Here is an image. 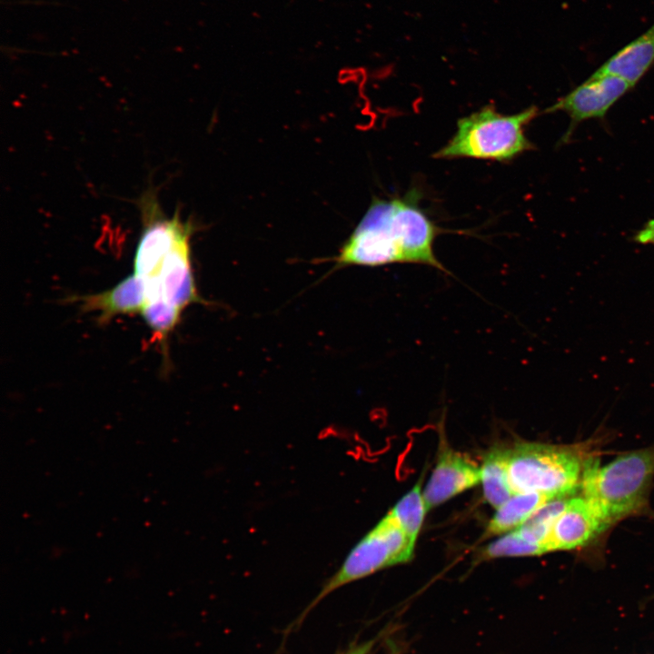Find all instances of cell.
Instances as JSON below:
<instances>
[{
	"mask_svg": "<svg viewBox=\"0 0 654 654\" xmlns=\"http://www.w3.org/2000/svg\"><path fill=\"white\" fill-rule=\"evenodd\" d=\"M415 192L375 199L343 244L339 265L382 266L415 263L450 273L433 246L438 227L420 207Z\"/></svg>",
	"mask_w": 654,
	"mask_h": 654,
	"instance_id": "6da1fadb",
	"label": "cell"
},
{
	"mask_svg": "<svg viewBox=\"0 0 654 654\" xmlns=\"http://www.w3.org/2000/svg\"><path fill=\"white\" fill-rule=\"evenodd\" d=\"M654 479V445L625 452L601 465L590 457L580 490L607 530L619 520L646 510Z\"/></svg>",
	"mask_w": 654,
	"mask_h": 654,
	"instance_id": "7a4b0ae2",
	"label": "cell"
},
{
	"mask_svg": "<svg viewBox=\"0 0 654 654\" xmlns=\"http://www.w3.org/2000/svg\"><path fill=\"white\" fill-rule=\"evenodd\" d=\"M537 114L535 106L517 114H503L494 106L486 105L459 119L455 134L433 157L510 161L533 148L525 134V127Z\"/></svg>",
	"mask_w": 654,
	"mask_h": 654,
	"instance_id": "3957f363",
	"label": "cell"
},
{
	"mask_svg": "<svg viewBox=\"0 0 654 654\" xmlns=\"http://www.w3.org/2000/svg\"><path fill=\"white\" fill-rule=\"evenodd\" d=\"M590 458L583 444L517 442L509 449L510 485L514 493L536 492L550 498L574 495L580 490Z\"/></svg>",
	"mask_w": 654,
	"mask_h": 654,
	"instance_id": "277c9868",
	"label": "cell"
},
{
	"mask_svg": "<svg viewBox=\"0 0 654 654\" xmlns=\"http://www.w3.org/2000/svg\"><path fill=\"white\" fill-rule=\"evenodd\" d=\"M414 547L388 512L349 551L340 568L324 583L302 616L336 590L381 570L411 560Z\"/></svg>",
	"mask_w": 654,
	"mask_h": 654,
	"instance_id": "5b68a950",
	"label": "cell"
},
{
	"mask_svg": "<svg viewBox=\"0 0 654 654\" xmlns=\"http://www.w3.org/2000/svg\"><path fill=\"white\" fill-rule=\"evenodd\" d=\"M631 88L626 81L617 76L596 71L545 112L562 111L570 117V125L563 137L566 141L580 122L603 118L609 109Z\"/></svg>",
	"mask_w": 654,
	"mask_h": 654,
	"instance_id": "8992f818",
	"label": "cell"
},
{
	"mask_svg": "<svg viewBox=\"0 0 654 654\" xmlns=\"http://www.w3.org/2000/svg\"><path fill=\"white\" fill-rule=\"evenodd\" d=\"M190 237L181 239L164 255L155 273L143 279L146 302L162 299L183 312L189 304L200 301L192 272Z\"/></svg>",
	"mask_w": 654,
	"mask_h": 654,
	"instance_id": "52a82bcc",
	"label": "cell"
},
{
	"mask_svg": "<svg viewBox=\"0 0 654 654\" xmlns=\"http://www.w3.org/2000/svg\"><path fill=\"white\" fill-rule=\"evenodd\" d=\"M480 481V467L441 442L436 465L422 490L427 510L444 503Z\"/></svg>",
	"mask_w": 654,
	"mask_h": 654,
	"instance_id": "ba28073f",
	"label": "cell"
},
{
	"mask_svg": "<svg viewBox=\"0 0 654 654\" xmlns=\"http://www.w3.org/2000/svg\"><path fill=\"white\" fill-rule=\"evenodd\" d=\"M605 529L582 495L574 494L557 519L546 541L548 551L571 550L587 545Z\"/></svg>",
	"mask_w": 654,
	"mask_h": 654,
	"instance_id": "9c48e42d",
	"label": "cell"
},
{
	"mask_svg": "<svg viewBox=\"0 0 654 654\" xmlns=\"http://www.w3.org/2000/svg\"><path fill=\"white\" fill-rule=\"evenodd\" d=\"M84 312H95L101 322L119 314L141 312L146 302L144 280L134 273L108 291L75 298Z\"/></svg>",
	"mask_w": 654,
	"mask_h": 654,
	"instance_id": "30bf717a",
	"label": "cell"
},
{
	"mask_svg": "<svg viewBox=\"0 0 654 654\" xmlns=\"http://www.w3.org/2000/svg\"><path fill=\"white\" fill-rule=\"evenodd\" d=\"M654 64V24L609 58L598 73L617 76L633 87Z\"/></svg>",
	"mask_w": 654,
	"mask_h": 654,
	"instance_id": "8fae6325",
	"label": "cell"
},
{
	"mask_svg": "<svg viewBox=\"0 0 654 654\" xmlns=\"http://www.w3.org/2000/svg\"><path fill=\"white\" fill-rule=\"evenodd\" d=\"M551 499L553 498L536 492L514 493L505 503L496 509L483 536L502 535L517 529Z\"/></svg>",
	"mask_w": 654,
	"mask_h": 654,
	"instance_id": "7c38bea8",
	"label": "cell"
},
{
	"mask_svg": "<svg viewBox=\"0 0 654 654\" xmlns=\"http://www.w3.org/2000/svg\"><path fill=\"white\" fill-rule=\"evenodd\" d=\"M508 456L509 449L493 447L480 466L483 496L494 509L500 507L514 494L509 481Z\"/></svg>",
	"mask_w": 654,
	"mask_h": 654,
	"instance_id": "4fadbf2b",
	"label": "cell"
},
{
	"mask_svg": "<svg viewBox=\"0 0 654 654\" xmlns=\"http://www.w3.org/2000/svg\"><path fill=\"white\" fill-rule=\"evenodd\" d=\"M423 476L389 511L414 546L428 511L421 491Z\"/></svg>",
	"mask_w": 654,
	"mask_h": 654,
	"instance_id": "5bb4252c",
	"label": "cell"
},
{
	"mask_svg": "<svg viewBox=\"0 0 654 654\" xmlns=\"http://www.w3.org/2000/svg\"><path fill=\"white\" fill-rule=\"evenodd\" d=\"M571 496L557 497L548 500L524 523L513 530H516L525 540L543 546L546 551L549 552L546 541L554 523L564 510Z\"/></svg>",
	"mask_w": 654,
	"mask_h": 654,
	"instance_id": "9a60e30c",
	"label": "cell"
},
{
	"mask_svg": "<svg viewBox=\"0 0 654 654\" xmlns=\"http://www.w3.org/2000/svg\"><path fill=\"white\" fill-rule=\"evenodd\" d=\"M547 553L543 546L522 538L516 530L502 534L478 553V560H492L502 557L535 556Z\"/></svg>",
	"mask_w": 654,
	"mask_h": 654,
	"instance_id": "2e32d148",
	"label": "cell"
},
{
	"mask_svg": "<svg viewBox=\"0 0 654 654\" xmlns=\"http://www.w3.org/2000/svg\"><path fill=\"white\" fill-rule=\"evenodd\" d=\"M140 313L154 336L164 342L180 321L182 311L159 299L146 302Z\"/></svg>",
	"mask_w": 654,
	"mask_h": 654,
	"instance_id": "e0dca14e",
	"label": "cell"
},
{
	"mask_svg": "<svg viewBox=\"0 0 654 654\" xmlns=\"http://www.w3.org/2000/svg\"><path fill=\"white\" fill-rule=\"evenodd\" d=\"M634 241L641 244H654V219L649 220L634 237Z\"/></svg>",
	"mask_w": 654,
	"mask_h": 654,
	"instance_id": "ac0fdd59",
	"label": "cell"
}]
</instances>
